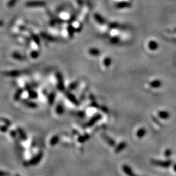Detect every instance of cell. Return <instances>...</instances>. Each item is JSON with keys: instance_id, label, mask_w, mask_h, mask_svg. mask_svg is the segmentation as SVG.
<instances>
[{"instance_id": "cell-19", "label": "cell", "mask_w": 176, "mask_h": 176, "mask_svg": "<svg viewBox=\"0 0 176 176\" xmlns=\"http://www.w3.org/2000/svg\"><path fill=\"white\" fill-rule=\"evenodd\" d=\"M59 140V138L58 136H54L52 137L50 139V145L52 146L55 145L57 144L58 143Z\"/></svg>"}, {"instance_id": "cell-44", "label": "cell", "mask_w": 176, "mask_h": 176, "mask_svg": "<svg viewBox=\"0 0 176 176\" xmlns=\"http://www.w3.org/2000/svg\"><path fill=\"white\" fill-rule=\"evenodd\" d=\"M132 176H137V175H134V174H133Z\"/></svg>"}, {"instance_id": "cell-34", "label": "cell", "mask_w": 176, "mask_h": 176, "mask_svg": "<svg viewBox=\"0 0 176 176\" xmlns=\"http://www.w3.org/2000/svg\"><path fill=\"white\" fill-rule=\"evenodd\" d=\"M18 1V0H9V2H8V3H7V6L10 8L13 7L14 6L16 3V2Z\"/></svg>"}, {"instance_id": "cell-1", "label": "cell", "mask_w": 176, "mask_h": 176, "mask_svg": "<svg viewBox=\"0 0 176 176\" xmlns=\"http://www.w3.org/2000/svg\"><path fill=\"white\" fill-rule=\"evenodd\" d=\"M46 4L44 1H29L26 3V5L27 7H41L45 6Z\"/></svg>"}, {"instance_id": "cell-21", "label": "cell", "mask_w": 176, "mask_h": 176, "mask_svg": "<svg viewBox=\"0 0 176 176\" xmlns=\"http://www.w3.org/2000/svg\"><path fill=\"white\" fill-rule=\"evenodd\" d=\"M22 93H23V89H19L17 90V91L15 93V94H14V100H18V99L20 98L21 95H22Z\"/></svg>"}, {"instance_id": "cell-20", "label": "cell", "mask_w": 176, "mask_h": 176, "mask_svg": "<svg viewBox=\"0 0 176 176\" xmlns=\"http://www.w3.org/2000/svg\"><path fill=\"white\" fill-rule=\"evenodd\" d=\"M148 46H149V49L151 50H156L158 47L157 43H156L155 41H153V40H151V41L149 42Z\"/></svg>"}, {"instance_id": "cell-5", "label": "cell", "mask_w": 176, "mask_h": 176, "mask_svg": "<svg viewBox=\"0 0 176 176\" xmlns=\"http://www.w3.org/2000/svg\"><path fill=\"white\" fill-rule=\"evenodd\" d=\"M42 157H43V153H39L37 155L35 156L34 158H33L29 162V164L30 165H35V164H37L41 160Z\"/></svg>"}, {"instance_id": "cell-9", "label": "cell", "mask_w": 176, "mask_h": 176, "mask_svg": "<svg viewBox=\"0 0 176 176\" xmlns=\"http://www.w3.org/2000/svg\"><path fill=\"white\" fill-rule=\"evenodd\" d=\"M66 97L68 98V99H69V100H70L71 102H72L73 104H76V105H78L79 102H78L76 98L74 96V95H73L72 94L70 93H67L66 94Z\"/></svg>"}, {"instance_id": "cell-42", "label": "cell", "mask_w": 176, "mask_h": 176, "mask_svg": "<svg viewBox=\"0 0 176 176\" xmlns=\"http://www.w3.org/2000/svg\"><path fill=\"white\" fill-rule=\"evenodd\" d=\"M3 22L2 20H0V26H3Z\"/></svg>"}, {"instance_id": "cell-26", "label": "cell", "mask_w": 176, "mask_h": 176, "mask_svg": "<svg viewBox=\"0 0 176 176\" xmlns=\"http://www.w3.org/2000/svg\"><path fill=\"white\" fill-rule=\"evenodd\" d=\"M150 86L153 87H159L161 86V82L159 80L153 81L150 83Z\"/></svg>"}, {"instance_id": "cell-24", "label": "cell", "mask_w": 176, "mask_h": 176, "mask_svg": "<svg viewBox=\"0 0 176 176\" xmlns=\"http://www.w3.org/2000/svg\"><path fill=\"white\" fill-rule=\"evenodd\" d=\"M18 134H19L20 136L21 137V138H22V139L25 140V139H27V136H26V133L24 132V131L23 130V129H20V128H18Z\"/></svg>"}, {"instance_id": "cell-40", "label": "cell", "mask_w": 176, "mask_h": 176, "mask_svg": "<svg viewBox=\"0 0 176 176\" xmlns=\"http://www.w3.org/2000/svg\"><path fill=\"white\" fill-rule=\"evenodd\" d=\"M10 135H11L13 137H14H14H16V132L14 131H13H13H10Z\"/></svg>"}, {"instance_id": "cell-7", "label": "cell", "mask_w": 176, "mask_h": 176, "mask_svg": "<svg viewBox=\"0 0 176 176\" xmlns=\"http://www.w3.org/2000/svg\"><path fill=\"white\" fill-rule=\"evenodd\" d=\"M126 145H127V143H126V142H121V143H120L116 147L114 151L115 153H119L122 151L123 149H125V147H126Z\"/></svg>"}, {"instance_id": "cell-23", "label": "cell", "mask_w": 176, "mask_h": 176, "mask_svg": "<svg viewBox=\"0 0 176 176\" xmlns=\"http://www.w3.org/2000/svg\"><path fill=\"white\" fill-rule=\"evenodd\" d=\"M24 104L26 106L29 107L30 108H35L37 107V104L33 102H29V101H24Z\"/></svg>"}, {"instance_id": "cell-3", "label": "cell", "mask_w": 176, "mask_h": 176, "mask_svg": "<svg viewBox=\"0 0 176 176\" xmlns=\"http://www.w3.org/2000/svg\"><path fill=\"white\" fill-rule=\"evenodd\" d=\"M152 164H155V165L159 166L160 167H164V168H168L172 164V162L169 160H166V161H163V160H152Z\"/></svg>"}, {"instance_id": "cell-25", "label": "cell", "mask_w": 176, "mask_h": 176, "mask_svg": "<svg viewBox=\"0 0 176 176\" xmlns=\"http://www.w3.org/2000/svg\"><path fill=\"white\" fill-rule=\"evenodd\" d=\"M89 138V136L88 134H85V135L80 136L78 138V142H80V143H83L84 142L87 141Z\"/></svg>"}, {"instance_id": "cell-16", "label": "cell", "mask_w": 176, "mask_h": 176, "mask_svg": "<svg viewBox=\"0 0 176 176\" xmlns=\"http://www.w3.org/2000/svg\"><path fill=\"white\" fill-rule=\"evenodd\" d=\"M55 98H56V93H51L49 95H48V103L50 105H52L54 102Z\"/></svg>"}, {"instance_id": "cell-38", "label": "cell", "mask_w": 176, "mask_h": 176, "mask_svg": "<svg viewBox=\"0 0 176 176\" xmlns=\"http://www.w3.org/2000/svg\"><path fill=\"white\" fill-rule=\"evenodd\" d=\"M171 154H172V152H171L170 150L167 149L166 151H165V153H164V155H165V156H166V157H168V156H170Z\"/></svg>"}, {"instance_id": "cell-35", "label": "cell", "mask_w": 176, "mask_h": 176, "mask_svg": "<svg viewBox=\"0 0 176 176\" xmlns=\"http://www.w3.org/2000/svg\"><path fill=\"white\" fill-rule=\"evenodd\" d=\"M0 120H1V121H3V122L4 123H5V125H7L8 126H9L10 125H11V123H10V121H9V120H8L7 119H6V118H1V119H0Z\"/></svg>"}, {"instance_id": "cell-10", "label": "cell", "mask_w": 176, "mask_h": 176, "mask_svg": "<svg viewBox=\"0 0 176 176\" xmlns=\"http://www.w3.org/2000/svg\"><path fill=\"white\" fill-rule=\"evenodd\" d=\"M130 3L126 1H122V2L117 3L116 4V7L118 9H125V8H129L130 7Z\"/></svg>"}, {"instance_id": "cell-13", "label": "cell", "mask_w": 176, "mask_h": 176, "mask_svg": "<svg viewBox=\"0 0 176 176\" xmlns=\"http://www.w3.org/2000/svg\"><path fill=\"white\" fill-rule=\"evenodd\" d=\"M94 18H95V20L99 23L104 24L105 23V20L104 19V18L102 16H100L99 14H98V13H96V14H94Z\"/></svg>"}, {"instance_id": "cell-45", "label": "cell", "mask_w": 176, "mask_h": 176, "mask_svg": "<svg viewBox=\"0 0 176 176\" xmlns=\"http://www.w3.org/2000/svg\"><path fill=\"white\" fill-rule=\"evenodd\" d=\"M16 176H19V175H16Z\"/></svg>"}, {"instance_id": "cell-11", "label": "cell", "mask_w": 176, "mask_h": 176, "mask_svg": "<svg viewBox=\"0 0 176 176\" xmlns=\"http://www.w3.org/2000/svg\"><path fill=\"white\" fill-rule=\"evenodd\" d=\"M123 170L125 172V174L128 176H132L134 173H133L132 170L131 169V168L127 165H123Z\"/></svg>"}, {"instance_id": "cell-32", "label": "cell", "mask_w": 176, "mask_h": 176, "mask_svg": "<svg viewBox=\"0 0 176 176\" xmlns=\"http://www.w3.org/2000/svg\"><path fill=\"white\" fill-rule=\"evenodd\" d=\"M31 37H32V39H33V40L35 41V43H36L37 45H39V44H40V43L39 38L38 37L37 35H34V34H31Z\"/></svg>"}, {"instance_id": "cell-31", "label": "cell", "mask_w": 176, "mask_h": 176, "mask_svg": "<svg viewBox=\"0 0 176 176\" xmlns=\"http://www.w3.org/2000/svg\"><path fill=\"white\" fill-rule=\"evenodd\" d=\"M120 41V39L118 37H112L110 39V42L112 43V44H117Z\"/></svg>"}, {"instance_id": "cell-15", "label": "cell", "mask_w": 176, "mask_h": 176, "mask_svg": "<svg viewBox=\"0 0 176 176\" xmlns=\"http://www.w3.org/2000/svg\"><path fill=\"white\" fill-rule=\"evenodd\" d=\"M89 53L92 56H98L100 55V51L97 49V48H90L88 50Z\"/></svg>"}, {"instance_id": "cell-14", "label": "cell", "mask_w": 176, "mask_h": 176, "mask_svg": "<svg viewBox=\"0 0 176 176\" xmlns=\"http://www.w3.org/2000/svg\"><path fill=\"white\" fill-rule=\"evenodd\" d=\"M41 36L43 37L44 39L48 40V41H56V40H57L56 37H53L51 36V35H48V34L45 33H42Z\"/></svg>"}, {"instance_id": "cell-41", "label": "cell", "mask_w": 176, "mask_h": 176, "mask_svg": "<svg viewBox=\"0 0 176 176\" xmlns=\"http://www.w3.org/2000/svg\"><path fill=\"white\" fill-rule=\"evenodd\" d=\"M78 115H79L80 117H83V116H84V113H83V112H80L79 113H78ZM80 116H79V117H80Z\"/></svg>"}, {"instance_id": "cell-29", "label": "cell", "mask_w": 176, "mask_h": 176, "mask_svg": "<svg viewBox=\"0 0 176 176\" xmlns=\"http://www.w3.org/2000/svg\"><path fill=\"white\" fill-rule=\"evenodd\" d=\"M78 82H72V83H71L70 84V86H69V89L70 90H74L77 87H78Z\"/></svg>"}, {"instance_id": "cell-18", "label": "cell", "mask_w": 176, "mask_h": 176, "mask_svg": "<svg viewBox=\"0 0 176 176\" xmlns=\"http://www.w3.org/2000/svg\"><path fill=\"white\" fill-rule=\"evenodd\" d=\"M56 112L57 113V114L58 115L63 114V113L64 112V108L61 104H57V107L56 108Z\"/></svg>"}, {"instance_id": "cell-36", "label": "cell", "mask_w": 176, "mask_h": 176, "mask_svg": "<svg viewBox=\"0 0 176 176\" xmlns=\"http://www.w3.org/2000/svg\"><path fill=\"white\" fill-rule=\"evenodd\" d=\"M9 129V126L7 125H4V126H0V131H1L2 132H6Z\"/></svg>"}, {"instance_id": "cell-2", "label": "cell", "mask_w": 176, "mask_h": 176, "mask_svg": "<svg viewBox=\"0 0 176 176\" xmlns=\"http://www.w3.org/2000/svg\"><path fill=\"white\" fill-rule=\"evenodd\" d=\"M56 78H57V88L59 91H63L65 89V86H64V82L63 80V76L60 72H57L56 74Z\"/></svg>"}, {"instance_id": "cell-30", "label": "cell", "mask_w": 176, "mask_h": 176, "mask_svg": "<svg viewBox=\"0 0 176 176\" xmlns=\"http://www.w3.org/2000/svg\"><path fill=\"white\" fill-rule=\"evenodd\" d=\"M29 92V97L31 99H35V98L37 97V93L35 91H33V90H30L28 91Z\"/></svg>"}, {"instance_id": "cell-17", "label": "cell", "mask_w": 176, "mask_h": 176, "mask_svg": "<svg viewBox=\"0 0 176 176\" xmlns=\"http://www.w3.org/2000/svg\"><path fill=\"white\" fill-rule=\"evenodd\" d=\"M146 134V130L144 129H140L138 130L136 133V136H138V138H142Z\"/></svg>"}, {"instance_id": "cell-4", "label": "cell", "mask_w": 176, "mask_h": 176, "mask_svg": "<svg viewBox=\"0 0 176 176\" xmlns=\"http://www.w3.org/2000/svg\"><path fill=\"white\" fill-rule=\"evenodd\" d=\"M101 119V115L100 114L95 115V116H94L93 117L88 121L87 123H86V127H90V126H93L94 124L96 123L97 122L99 119Z\"/></svg>"}, {"instance_id": "cell-6", "label": "cell", "mask_w": 176, "mask_h": 176, "mask_svg": "<svg viewBox=\"0 0 176 176\" xmlns=\"http://www.w3.org/2000/svg\"><path fill=\"white\" fill-rule=\"evenodd\" d=\"M3 75L9 77H16L20 74V72L18 70H10V71H6L4 72Z\"/></svg>"}, {"instance_id": "cell-43", "label": "cell", "mask_w": 176, "mask_h": 176, "mask_svg": "<svg viewBox=\"0 0 176 176\" xmlns=\"http://www.w3.org/2000/svg\"><path fill=\"white\" fill-rule=\"evenodd\" d=\"M173 169H174L175 172H176V164H175L174 167H173Z\"/></svg>"}, {"instance_id": "cell-12", "label": "cell", "mask_w": 176, "mask_h": 176, "mask_svg": "<svg viewBox=\"0 0 176 176\" xmlns=\"http://www.w3.org/2000/svg\"><path fill=\"white\" fill-rule=\"evenodd\" d=\"M12 57H13L15 59L18 60V61H23L25 60L26 57H24L23 56L21 55L20 53H18V52H13V54H12Z\"/></svg>"}, {"instance_id": "cell-39", "label": "cell", "mask_w": 176, "mask_h": 176, "mask_svg": "<svg viewBox=\"0 0 176 176\" xmlns=\"http://www.w3.org/2000/svg\"><path fill=\"white\" fill-rule=\"evenodd\" d=\"M9 175L7 172H3V171H0V176H8Z\"/></svg>"}, {"instance_id": "cell-27", "label": "cell", "mask_w": 176, "mask_h": 176, "mask_svg": "<svg viewBox=\"0 0 176 176\" xmlns=\"http://www.w3.org/2000/svg\"><path fill=\"white\" fill-rule=\"evenodd\" d=\"M74 32H75V29L72 26H69L68 27V33H69V35L70 37H72L74 34Z\"/></svg>"}, {"instance_id": "cell-22", "label": "cell", "mask_w": 176, "mask_h": 176, "mask_svg": "<svg viewBox=\"0 0 176 176\" xmlns=\"http://www.w3.org/2000/svg\"><path fill=\"white\" fill-rule=\"evenodd\" d=\"M104 65L106 67H109L112 64V59L109 57H106L104 58V61H103Z\"/></svg>"}, {"instance_id": "cell-33", "label": "cell", "mask_w": 176, "mask_h": 176, "mask_svg": "<svg viewBox=\"0 0 176 176\" xmlns=\"http://www.w3.org/2000/svg\"><path fill=\"white\" fill-rule=\"evenodd\" d=\"M39 56V52L37 51H33L31 53V57L33 59H37Z\"/></svg>"}, {"instance_id": "cell-28", "label": "cell", "mask_w": 176, "mask_h": 176, "mask_svg": "<svg viewBox=\"0 0 176 176\" xmlns=\"http://www.w3.org/2000/svg\"><path fill=\"white\" fill-rule=\"evenodd\" d=\"M159 117H161L162 119H167L168 117H169V113L166 112H159Z\"/></svg>"}, {"instance_id": "cell-8", "label": "cell", "mask_w": 176, "mask_h": 176, "mask_svg": "<svg viewBox=\"0 0 176 176\" xmlns=\"http://www.w3.org/2000/svg\"><path fill=\"white\" fill-rule=\"evenodd\" d=\"M102 137L103 139L105 140V142L108 143L109 145L110 146H114L115 145V142L112 138H110L108 136L106 135V134H102Z\"/></svg>"}, {"instance_id": "cell-37", "label": "cell", "mask_w": 176, "mask_h": 176, "mask_svg": "<svg viewBox=\"0 0 176 176\" xmlns=\"http://www.w3.org/2000/svg\"><path fill=\"white\" fill-rule=\"evenodd\" d=\"M110 28H117L119 27V24L117 23H112L110 24Z\"/></svg>"}]
</instances>
